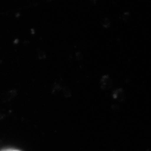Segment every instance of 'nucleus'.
<instances>
[{
    "instance_id": "nucleus-1",
    "label": "nucleus",
    "mask_w": 151,
    "mask_h": 151,
    "mask_svg": "<svg viewBox=\"0 0 151 151\" xmlns=\"http://www.w3.org/2000/svg\"><path fill=\"white\" fill-rule=\"evenodd\" d=\"M99 87L100 90L105 92H111L114 88V82L109 74H103L99 80Z\"/></svg>"
},
{
    "instance_id": "nucleus-3",
    "label": "nucleus",
    "mask_w": 151,
    "mask_h": 151,
    "mask_svg": "<svg viewBox=\"0 0 151 151\" xmlns=\"http://www.w3.org/2000/svg\"><path fill=\"white\" fill-rule=\"evenodd\" d=\"M9 151H19V150H13V151H12V150H9Z\"/></svg>"
},
{
    "instance_id": "nucleus-2",
    "label": "nucleus",
    "mask_w": 151,
    "mask_h": 151,
    "mask_svg": "<svg viewBox=\"0 0 151 151\" xmlns=\"http://www.w3.org/2000/svg\"><path fill=\"white\" fill-rule=\"evenodd\" d=\"M39 58L43 59L46 57V55L45 53L42 51H39L38 52Z\"/></svg>"
}]
</instances>
